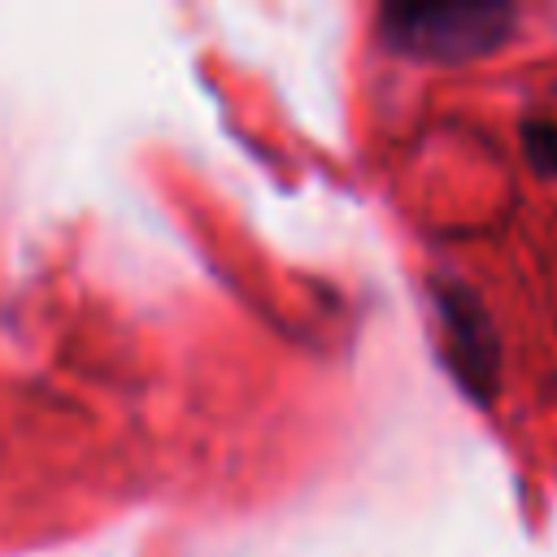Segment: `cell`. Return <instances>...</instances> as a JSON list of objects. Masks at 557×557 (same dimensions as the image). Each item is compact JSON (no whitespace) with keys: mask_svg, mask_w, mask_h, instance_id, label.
<instances>
[{"mask_svg":"<svg viewBox=\"0 0 557 557\" xmlns=\"http://www.w3.org/2000/svg\"><path fill=\"white\" fill-rule=\"evenodd\" d=\"M513 30V9L505 4H392L379 17L387 48L413 61H479L500 48Z\"/></svg>","mask_w":557,"mask_h":557,"instance_id":"6da1fadb","label":"cell"},{"mask_svg":"<svg viewBox=\"0 0 557 557\" xmlns=\"http://www.w3.org/2000/svg\"><path fill=\"white\" fill-rule=\"evenodd\" d=\"M440 318H444V348H448V361H453L461 387L474 396H487V387L496 379V344H492V326H487L483 309L466 292H444Z\"/></svg>","mask_w":557,"mask_h":557,"instance_id":"7a4b0ae2","label":"cell"},{"mask_svg":"<svg viewBox=\"0 0 557 557\" xmlns=\"http://www.w3.org/2000/svg\"><path fill=\"white\" fill-rule=\"evenodd\" d=\"M522 148L531 165L548 178H557V122H527L522 126Z\"/></svg>","mask_w":557,"mask_h":557,"instance_id":"3957f363","label":"cell"}]
</instances>
